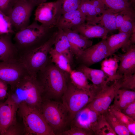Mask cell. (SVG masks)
Here are the masks:
<instances>
[{"instance_id": "obj_34", "label": "cell", "mask_w": 135, "mask_h": 135, "mask_svg": "<svg viewBox=\"0 0 135 135\" xmlns=\"http://www.w3.org/2000/svg\"><path fill=\"white\" fill-rule=\"evenodd\" d=\"M96 135H117L103 114L101 115L99 119Z\"/></svg>"}, {"instance_id": "obj_3", "label": "cell", "mask_w": 135, "mask_h": 135, "mask_svg": "<svg viewBox=\"0 0 135 135\" xmlns=\"http://www.w3.org/2000/svg\"><path fill=\"white\" fill-rule=\"evenodd\" d=\"M40 24L34 20L22 30L16 32L14 44L17 50L29 51L41 45L52 35L53 29Z\"/></svg>"}, {"instance_id": "obj_46", "label": "cell", "mask_w": 135, "mask_h": 135, "mask_svg": "<svg viewBox=\"0 0 135 135\" xmlns=\"http://www.w3.org/2000/svg\"></svg>"}, {"instance_id": "obj_7", "label": "cell", "mask_w": 135, "mask_h": 135, "mask_svg": "<svg viewBox=\"0 0 135 135\" xmlns=\"http://www.w3.org/2000/svg\"><path fill=\"white\" fill-rule=\"evenodd\" d=\"M94 91L78 88L69 81L61 99L68 110L70 124L76 114L90 102L96 95Z\"/></svg>"}, {"instance_id": "obj_2", "label": "cell", "mask_w": 135, "mask_h": 135, "mask_svg": "<svg viewBox=\"0 0 135 135\" xmlns=\"http://www.w3.org/2000/svg\"><path fill=\"white\" fill-rule=\"evenodd\" d=\"M40 72L38 80L43 88L44 97L52 100L61 98L67 87L69 74L52 64H47Z\"/></svg>"}, {"instance_id": "obj_17", "label": "cell", "mask_w": 135, "mask_h": 135, "mask_svg": "<svg viewBox=\"0 0 135 135\" xmlns=\"http://www.w3.org/2000/svg\"><path fill=\"white\" fill-rule=\"evenodd\" d=\"M120 64L117 72L120 75L133 74L135 72V46L131 45L124 53L118 55Z\"/></svg>"}, {"instance_id": "obj_21", "label": "cell", "mask_w": 135, "mask_h": 135, "mask_svg": "<svg viewBox=\"0 0 135 135\" xmlns=\"http://www.w3.org/2000/svg\"><path fill=\"white\" fill-rule=\"evenodd\" d=\"M117 22L120 26L118 32L132 34L135 32V11L131 9L120 12L116 17Z\"/></svg>"}, {"instance_id": "obj_29", "label": "cell", "mask_w": 135, "mask_h": 135, "mask_svg": "<svg viewBox=\"0 0 135 135\" xmlns=\"http://www.w3.org/2000/svg\"><path fill=\"white\" fill-rule=\"evenodd\" d=\"M49 54L51 62L57 67L69 74L72 70L70 64L68 59L63 54L56 51L52 47Z\"/></svg>"}, {"instance_id": "obj_8", "label": "cell", "mask_w": 135, "mask_h": 135, "mask_svg": "<svg viewBox=\"0 0 135 135\" xmlns=\"http://www.w3.org/2000/svg\"><path fill=\"white\" fill-rule=\"evenodd\" d=\"M35 6L27 0H16L8 16L16 33L30 25V18Z\"/></svg>"}, {"instance_id": "obj_4", "label": "cell", "mask_w": 135, "mask_h": 135, "mask_svg": "<svg viewBox=\"0 0 135 135\" xmlns=\"http://www.w3.org/2000/svg\"><path fill=\"white\" fill-rule=\"evenodd\" d=\"M40 111L55 135L66 130L70 124L68 111L62 102L44 97Z\"/></svg>"}, {"instance_id": "obj_16", "label": "cell", "mask_w": 135, "mask_h": 135, "mask_svg": "<svg viewBox=\"0 0 135 135\" xmlns=\"http://www.w3.org/2000/svg\"><path fill=\"white\" fill-rule=\"evenodd\" d=\"M78 70L83 72L92 82L94 90L97 94L109 82L107 76L101 69L91 68L82 64Z\"/></svg>"}, {"instance_id": "obj_35", "label": "cell", "mask_w": 135, "mask_h": 135, "mask_svg": "<svg viewBox=\"0 0 135 135\" xmlns=\"http://www.w3.org/2000/svg\"><path fill=\"white\" fill-rule=\"evenodd\" d=\"M120 89L135 91V74L129 75H122L118 80Z\"/></svg>"}, {"instance_id": "obj_28", "label": "cell", "mask_w": 135, "mask_h": 135, "mask_svg": "<svg viewBox=\"0 0 135 135\" xmlns=\"http://www.w3.org/2000/svg\"><path fill=\"white\" fill-rule=\"evenodd\" d=\"M79 9L84 15L86 23L92 25L98 23V17L90 0H81Z\"/></svg>"}, {"instance_id": "obj_11", "label": "cell", "mask_w": 135, "mask_h": 135, "mask_svg": "<svg viewBox=\"0 0 135 135\" xmlns=\"http://www.w3.org/2000/svg\"><path fill=\"white\" fill-rule=\"evenodd\" d=\"M110 56L106 39H102L84 50L78 58L82 65L89 67Z\"/></svg>"}, {"instance_id": "obj_15", "label": "cell", "mask_w": 135, "mask_h": 135, "mask_svg": "<svg viewBox=\"0 0 135 135\" xmlns=\"http://www.w3.org/2000/svg\"><path fill=\"white\" fill-rule=\"evenodd\" d=\"M62 30L68 39L73 55L78 58L84 50L92 45L91 40L75 30L70 29Z\"/></svg>"}, {"instance_id": "obj_19", "label": "cell", "mask_w": 135, "mask_h": 135, "mask_svg": "<svg viewBox=\"0 0 135 135\" xmlns=\"http://www.w3.org/2000/svg\"><path fill=\"white\" fill-rule=\"evenodd\" d=\"M71 29L75 30L89 39H106L109 32L106 28L100 24L92 25L86 22L75 26Z\"/></svg>"}, {"instance_id": "obj_27", "label": "cell", "mask_w": 135, "mask_h": 135, "mask_svg": "<svg viewBox=\"0 0 135 135\" xmlns=\"http://www.w3.org/2000/svg\"><path fill=\"white\" fill-rule=\"evenodd\" d=\"M118 13L109 8H106L101 15L98 17V23L108 32L117 30L116 19Z\"/></svg>"}, {"instance_id": "obj_42", "label": "cell", "mask_w": 135, "mask_h": 135, "mask_svg": "<svg viewBox=\"0 0 135 135\" xmlns=\"http://www.w3.org/2000/svg\"><path fill=\"white\" fill-rule=\"evenodd\" d=\"M33 4L35 6L45 2L48 0H27Z\"/></svg>"}, {"instance_id": "obj_1", "label": "cell", "mask_w": 135, "mask_h": 135, "mask_svg": "<svg viewBox=\"0 0 135 135\" xmlns=\"http://www.w3.org/2000/svg\"><path fill=\"white\" fill-rule=\"evenodd\" d=\"M10 86L11 91L9 94L18 104L24 102L40 111L44 90L37 75L27 73Z\"/></svg>"}, {"instance_id": "obj_14", "label": "cell", "mask_w": 135, "mask_h": 135, "mask_svg": "<svg viewBox=\"0 0 135 135\" xmlns=\"http://www.w3.org/2000/svg\"><path fill=\"white\" fill-rule=\"evenodd\" d=\"M18 107V104L9 94L6 100L0 103V135H4L8 128L16 120Z\"/></svg>"}, {"instance_id": "obj_18", "label": "cell", "mask_w": 135, "mask_h": 135, "mask_svg": "<svg viewBox=\"0 0 135 135\" xmlns=\"http://www.w3.org/2000/svg\"><path fill=\"white\" fill-rule=\"evenodd\" d=\"M85 22L86 17L78 9L62 14L55 27L62 30L71 29L74 27Z\"/></svg>"}, {"instance_id": "obj_40", "label": "cell", "mask_w": 135, "mask_h": 135, "mask_svg": "<svg viewBox=\"0 0 135 135\" xmlns=\"http://www.w3.org/2000/svg\"><path fill=\"white\" fill-rule=\"evenodd\" d=\"M121 110L126 116L135 120V101Z\"/></svg>"}, {"instance_id": "obj_39", "label": "cell", "mask_w": 135, "mask_h": 135, "mask_svg": "<svg viewBox=\"0 0 135 135\" xmlns=\"http://www.w3.org/2000/svg\"><path fill=\"white\" fill-rule=\"evenodd\" d=\"M16 0H0V11L8 15Z\"/></svg>"}, {"instance_id": "obj_25", "label": "cell", "mask_w": 135, "mask_h": 135, "mask_svg": "<svg viewBox=\"0 0 135 135\" xmlns=\"http://www.w3.org/2000/svg\"><path fill=\"white\" fill-rule=\"evenodd\" d=\"M12 35H0V61H5L11 59L12 54L17 50L12 42Z\"/></svg>"}, {"instance_id": "obj_38", "label": "cell", "mask_w": 135, "mask_h": 135, "mask_svg": "<svg viewBox=\"0 0 135 135\" xmlns=\"http://www.w3.org/2000/svg\"><path fill=\"white\" fill-rule=\"evenodd\" d=\"M24 134V126H22L16 120L8 128L4 135Z\"/></svg>"}, {"instance_id": "obj_12", "label": "cell", "mask_w": 135, "mask_h": 135, "mask_svg": "<svg viewBox=\"0 0 135 135\" xmlns=\"http://www.w3.org/2000/svg\"><path fill=\"white\" fill-rule=\"evenodd\" d=\"M87 105L80 111L70 123L75 126L92 132L96 135L101 115Z\"/></svg>"}, {"instance_id": "obj_44", "label": "cell", "mask_w": 135, "mask_h": 135, "mask_svg": "<svg viewBox=\"0 0 135 135\" xmlns=\"http://www.w3.org/2000/svg\"><path fill=\"white\" fill-rule=\"evenodd\" d=\"M124 0V1H126V2H131L130 1V0Z\"/></svg>"}, {"instance_id": "obj_36", "label": "cell", "mask_w": 135, "mask_h": 135, "mask_svg": "<svg viewBox=\"0 0 135 135\" xmlns=\"http://www.w3.org/2000/svg\"><path fill=\"white\" fill-rule=\"evenodd\" d=\"M108 110L114 114L126 127L130 124L135 122V120L126 116L112 105L110 106Z\"/></svg>"}, {"instance_id": "obj_30", "label": "cell", "mask_w": 135, "mask_h": 135, "mask_svg": "<svg viewBox=\"0 0 135 135\" xmlns=\"http://www.w3.org/2000/svg\"><path fill=\"white\" fill-rule=\"evenodd\" d=\"M103 114L116 135H131L126 126L112 113L108 110Z\"/></svg>"}, {"instance_id": "obj_43", "label": "cell", "mask_w": 135, "mask_h": 135, "mask_svg": "<svg viewBox=\"0 0 135 135\" xmlns=\"http://www.w3.org/2000/svg\"><path fill=\"white\" fill-rule=\"evenodd\" d=\"M131 3L133 4H135V0H130Z\"/></svg>"}, {"instance_id": "obj_31", "label": "cell", "mask_w": 135, "mask_h": 135, "mask_svg": "<svg viewBox=\"0 0 135 135\" xmlns=\"http://www.w3.org/2000/svg\"><path fill=\"white\" fill-rule=\"evenodd\" d=\"M106 7L118 13L133 7L130 2L124 0H99Z\"/></svg>"}, {"instance_id": "obj_41", "label": "cell", "mask_w": 135, "mask_h": 135, "mask_svg": "<svg viewBox=\"0 0 135 135\" xmlns=\"http://www.w3.org/2000/svg\"><path fill=\"white\" fill-rule=\"evenodd\" d=\"M97 15L100 16L106 9L103 3L99 0H90Z\"/></svg>"}, {"instance_id": "obj_10", "label": "cell", "mask_w": 135, "mask_h": 135, "mask_svg": "<svg viewBox=\"0 0 135 135\" xmlns=\"http://www.w3.org/2000/svg\"><path fill=\"white\" fill-rule=\"evenodd\" d=\"M36 10L34 20L50 28H54L60 16L58 6L55 1L41 4Z\"/></svg>"}, {"instance_id": "obj_45", "label": "cell", "mask_w": 135, "mask_h": 135, "mask_svg": "<svg viewBox=\"0 0 135 135\" xmlns=\"http://www.w3.org/2000/svg\"><path fill=\"white\" fill-rule=\"evenodd\" d=\"M2 102V101H0V103L1 102Z\"/></svg>"}, {"instance_id": "obj_22", "label": "cell", "mask_w": 135, "mask_h": 135, "mask_svg": "<svg viewBox=\"0 0 135 135\" xmlns=\"http://www.w3.org/2000/svg\"><path fill=\"white\" fill-rule=\"evenodd\" d=\"M53 48L58 52L64 55L70 64L73 62V54L68 39L63 30L57 28Z\"/></svg>"}, {"instance_id": "obj_26", "label": "cell", "mask_w": 135, "mask_h": 135, "mask_svg": "<svg viewBox=\"0 0 135 135\" xmlns=\"http://www.w3.org/2000/svg\"><path fill=\"white\" fill-rule=\"evenodd\" d=\"M69 80L78 89L94 92L92 85L89 84L84 74L80 70H72L69 74Z\"/></svg>"}, {"instance_id": "obj_23", "label": "cell", "mask_w": 135, "mask_h": 135, "mask_svg": "<svg viewBox=\"0 0 135 135\" xmlns=\"http://www.w3.org/2000/svg\"><path fill=\"white\" fill-rule=\"evenodd\" d=\"M119 61L118 56L115 55L108 58H105L102 62L101 69L107 76L109 82L119 79L122 76L117 73Z\"/></svg>"}, {"instance_id": "obj_32", "label": "cell", "mask_w": 135, "mask_h": 135, "mask_svg": "<svg viewBox=\"0 0 135 135\" xmlns=\"http://www.w3.org/2000/svg\"><path fill=\"white\" fill-rule=\"evenodd\" d=\"M81 0H57L60 15L66 12L79 9Z\"/></svg>"}, {"instance_id": "obj_33", "label": "cell", "mask_w": 135, "mask_h": 135, "mask_svg": "<svg viewBox=\"0 0 135 135\" xmlns=\"http://www.w3.org/2000/svg\"><path fill=\"white\" fill-rule=\"evenodd\" d=\"M14 33L9 17L0 11V35H12Z\"/></svg>"}, {"instance_id": "obj_5", "label": "cell", "mask_w": 135, "mask_h": 135, "mask_svg": "<svg viewBox=\"0 0 135 135\" xmlns=\"http://www.w3.org/2000/svg\"><path fill=\"white\" fill-rule=\"evenodd\" d=\"M17 111L22 121L24 135H55L39 110L22 102L18 104Z\"/></svg>"}, {"instance_id": "obj_37", "label": "cell", "mask_w": 135, "mask_h": 135, "mask_svg": "<svg viewBox=\"0 0 135 135\" xmlns=\"http://www.w3.org/2000/svg\"><path fill=\"white\" fill-rule=\"evenodd\" d=\"M60 135H94L91 131L80 127L70 126L69 129L61 133Z\"/></svg>"}, {"instance_id": "obj_6", "label": "cell", "mask_w": 135, "mask_h": 135, "mask_svg": "<svg viewBox=\"0 0 135 135\" xmlns=\"http://www.w3.org/2000/svg\"><path fill=\"white\" fill-rule=\"evenodd\" d=\"M57 30L46 42L27 52L20 62L28 74L36 75L47 65L48 56L54 45Z\"/></svg>"}, {"instance_id": "obj_13", "label": "cell", "mask_w": 135, "mask_h": 135, "mask_svg": "<svg viewBox=\"0 0 135 135\" xmlns=\"http://www.w3.org/2000/svg\"><path fill=\"white\" fill-rule=\"evenodd\" d=\"M25 72H27L20 62H14L12 59L0 62V79L10 86L28 73Z\"/></svg>"}, {"instance_id": "obj_20", "label": "cell", "mask_w": 135, "mask_h": 135, "mask_svg": "<svg viewBox=\"0 0 135 135\" xmlns=\"http://www.w3.org/2000/svg\"><path fill=\"white\" fill-rule=\"evenodd\" d=\"M132 34L124 32H118L107 36L106 40L110 56L116 52L120 48L125 52L132 44L130 38Z\"/></svg>"}, {"instance_id": "obj_24", "label": "cell", "mask_w": 135, "mask_h": 135, "mask_svg": "<svg viewBox=\"0 0 135 135\" xmlns=\"http://www.w3.org/2000/svg\"><path fill=\"white\" fill-rule=\"evenodd\" d=\"M113 106L121 110L135 101V91L118 89L114 98Z\"/></svg>"}, {"instance_id": "obj_9", "label": "cell", "mask_w": 135, "mask_h": 135, "mask_svg": "<svg viewBox=\"0 0 135 135\" xmlns=\"http://www.w3.org/2000/svg\"><path fill=\"white\" fill-rule=\"evenodd\" d=\"M120 88L118 80L110 86L107 84L87 105L99 114H104L108 111L116 90Z\"/></svg>"}]
</instances>
